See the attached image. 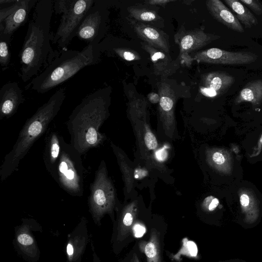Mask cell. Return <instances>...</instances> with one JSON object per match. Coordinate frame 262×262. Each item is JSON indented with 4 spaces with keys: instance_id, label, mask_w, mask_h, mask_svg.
I'll return each mask as SVG.
<instances>
[{
    "instance_id": "18",
    "label": "cell",
    "mask_w": 262,
    "mask_h": 262,
    "mask_svg": "<svg viewBox=\"0 0 262 262\" xmlns=\"http://www.w3.org/2000/svg\"><path fill=\"white\" fill-rule=\"evenodd\" d=\"M210 14L219 22L229 29L243 33L244 29L235 15L220 0H208L206 2Z\"/></svg>"
},
{
    "instance_id": "2",
    "label": "cell",
    "mask_w": 262,
    "mask_h": 262,
    "mask_svg": "<svg viewBox=\"0 0 262 262\" xmlns=\"http://www.w3.org/2000/svg\"><path fill=\"white\" fill-rule=\"evenodd\" d=\"M53 12V1L38 0L19 54V76L24 82L38 75L42 67L48 64Z\"/></svg>"
},
{
    "instance_id": "4",
    "label": "cell",
    "mask_w": 262,
    "mask_h": 262,
    "mask_svg": "<svg viewBox=\"0 0 262 262\" xmlns=\"http://www.w3.org/2000/svg\"><path fill=\"white\" fill-rule=\"evenodd\" d=\"M98 45L89 43L81 51L63 50L27 86L38 93L44 94L70 79L84 68L96 64L100 57Z\"/></svg>"
},
{
    "instance_id": "29",
    "label": "cell",
    "mask_w": 262,
    "mask_h": 262,
    "mask_svg": "<svg viewBox=\"0 0 262 262\" xmlns=\"http://www.w3.org/2000/svg\"><path fill=\"white\" fill-rule=\"evenodd\" d=\"M219 204V200L212 196L205 198L203 202L204 206L209 211L214 210Z\"/></svg>"
},
{
    "instance_id": "35",
    "label": "cell",
    "mask_w": 262,
    "mask_h": 262,
    "mask_svg": "<svg viewBox=\"0 0 262 262\" xmlns=\"http://www.w3.org/2000/svg\"><path fill=\"white\" fill-rule=\"evenodd\" d=\"M173 2L172 0H150V1H144V3L146 4L150 5H160L163 6L167 4Z\"/></svg>"
},
{
    "instance_id": "32",
    "label": "cell",
    "mask_w": 262,
    "mask_h": 262,
    "mask_svg": "<svg viewBox=\"0 0 262 262\" xmlns=\"http://www.w3.org/2000/svg\"><path fill=\"white\" fill-rule=\"evenodd\" d=\"M178 58L179 59L181 64H183L187 67H190L191 65L192 62L193 61V60L190 54L184 53L179 54Z\"/></svg>"
},
{
    "instance_id": "3",
    "label": "cell",
    "mask_w": 262,
    "mask_h": 262,
    "mask_svg": "<svg viewBox=\"0 0 262 262\" xmlns=\"http://www.w3.org/2000/svg\"><path fill=\"white\" fill-rule=\"evenodd\" d=\"M66 97V89L61 88L27 119L11 150L4 157L0 167V180H6L18 169L20 161L35 142L48 130L58 113Z\"/></svg>"
},
{
    "instance_id": "19",
    "label": "cell",
    "mask_w": 262,
    "mask_h": 262,
    "mask_svg": "<svg viewBox=\"0 0 262 262\" xmlns=\"http://www.w3.org/2000/svg\"><path fill=\"white\" fill-rule=\"evenodd\" d=\"M203 87L212 91L216 96L225 93L234 83V77L228 73L213 71L203 75Z\"/></svg>"
},
{
    "instance_id": "13",
    "label": "cell",
    "mask_w": 262,
    "mask_h": 262,
    "mask_svg": "<svg viewBox=\"0 0 262 262\" xmlns=\"http://www.w3.org/2000/svg\"><path fill=\"white\" fill-rule=\"evenodd\" d=\"M25 101L22 90L15 81H9L0 90V119L9 118Z\"/></svg>"
},
{
    "instance_id": "33",
    "label": "cell",
    "mask_w": 262,
    "mask_h": 262,
    "mask_svg": "<svg viewBox=\"0 0 262 262\" xmlns=\"http://www.w3.org/2000/svg\"><path fill=\"white\" fill-rule=\"evenodd\" d=\"M133 229L135 236L136 237H142L146 232L145 227L139 224L135 225Z\"/></svg>"
},
{
    "instance_id": "40",
    "label": "cell",
    "mask_w": 262,
    "mask_h": 262,
    "mask_svg": "<svg viewBox=\"0 0 262 262\" xmlns=\"http://www.w3.org/2000/svg\"><path fill=\"white\" fill-rule=\"evenodd\" d=\"M91 248H92V256H93L92 262H101V260H100L99 256L97 254L93 241L92 240H91Z\"/></svg>"
},
{
    "instance_id": "14",
    "label": "cell",
    "mask_w": 262,
    "mask_h": 262,
    "mask_svg": "<svg viewBox=\"0 0 262 262\" xmlns=\"http://www.w3.org/2000/svg\"><path fill=\"white\" fill-rule=\"evenodd\" d=\"M38 0H16L15 8L9 16L0 23V32L12 37L20 27L26 23L31 9Z\"/></svg>"
},
{
    "instance_id": "23",
    "label": "cell",
    "mask_w": 262,
    "mask_h": 262,
    "mask_svg": "<svg viewBox=\"0 0 262 262\" xmlns=\"http://www.w3.org/2000/svg\"><path fill=\"white\" fill-rule=\"evenodd\" d=\"M127 11L130 17L139 21L150 22L161 19L156 11L148 8L134 6L128 7Z\"/></svg>"
},
{
    "instance_id": "5",
    "label": "cell",
    "mask_w": 262,
    "mask_h": 262,
    "mask_svg": "<svg viewBox=\"0 0 262 262\" xmlns=\"http://www.w3.org/2000/svg\"><path fill=\"white\" fill-rule=\"evenodd\" d=\"M82 156L61 136V151L54 180L60 188L74 196H81L83 194L86 169Z\"/></svg>"
},
{
    "instance_id": "31",
    "label": "cell",
    "mask_w": 262,
    "mask_h": 262,
    "mask_svg": "<svg viewBox=\"0 0 262 262\" xmlns=\"http://www.w3.org/2000/svg\"><path fill=\"white\" fill-rule=\"evenodd\" d=\"M145 253L149 258H152L157 254V250L155 245L151 242L146 244L145 247Z\"/></svg>"
},
{
    "instance_id": "28",
    "label": "cell",
    "mask_w": 262,
    "mask_h": 262,
    "mask_svg": "<svg viewBox=\"0 0 262 262\" xmlns=\"http://www.w3.org/2000/svg\"><path fill=\"white\" fill-rule=\"evenodd\" d=\"M71 0L53 1V9L56 14H63L68 8Z\"/></svg>"
},
{
    "instance_id": "11",
    "label": "cell",
    "mask_w": 262,
    "mask_h": 262,
    "mask_svg": "<svg viewBox=\"0 0 262 262\" xmlns=\"http://www.w3.org/2000/svg\"><path fill=\"white\" fill-rule=\"evenodd\" d=\"M88 225L87 218L82 216L76 226L68 234L64 248L66 262H81L90 242Z\"/></svg>"
},
{
    "instance_id": "30",
    "label": "cell",
    "mask_w": 262,
    "mask_h": 262,
    "mask_svg": "<svg viewBox=\"0 0 262 262\" xmlns=\"http://www.w3.org/2000/svg\"><path fill=\"white\" fill-rule=\"evenodd\" d=\"M211 159L213 163L217 165H222L226 161L224 155L219 151L214 152L212 155Z\"/></svg>"
},
{
    "instance_id": "36",
    "label": "cell",
    "mask_w": 262,
    "mask_h": 262,
    "mask_svg": "<svg viewBox=\"0 0 262 262\" xmlns=\"http://www.w3.org/2000/svg\"><path fill=\"white\" fill-rule=\"evenodd\" d=\"M188 250L192 256H195L198 253V248L196 244L192 241H188L187 243Z\"/></svg>"
},
{
    "instance_id": "39",
    "label": "cell",
    "mask_w": 262,
    "mask_h": 262,
    "mask_svg": "<svg viewBox=\"0 0 262 262\" xmlns=\"http://www.w3.org/2000/svg\"><path fill=\"white\" fill-rule=\"evenodd\" d=\"M133 217L132 214L129 212L126 213L124 216L123 219V224L126 226H130L133 223Z\"/></svg>"
},
{
    "instance_id": "21",
    "label": "cell",
    "mask_w": 262,
    "mask_h": 262,
    "mask_svg": "<svg viewBox=\"0 0 262 262\" xmlns=\"http://www.w3.org/2000/svg\"><path fill=\"white\" fill-rule=\"evenodd\" d=\"M262 101V80L256 79L247 83L239 92L235 102H251L253 105H258Z\"/></svg>"
},
{
    "instance_id": "16",
    "label": "cell",
    "mask_w": 262,
    "mask_h": 262,
    "mask_svg": "<svg viewBox=\"0 0 262 262\" xmlns=\"http://www.w3.org/2000/svg\"><path fill=\"white\" fill-rule=\"evenodd\" d=\"M61 135L53 128L47 131L43 160L45 167L55 180L57 164L61 151Z\"/></svg>"
},
{
    "instance_id": "27",
    "label": "cell",
    "mask_w": 262,
    "mask_h": 262,
    "mask_svg": "<svg viewBox=\"0 0 262 262\" xmlns=\"http://www.w3.org/2000/svg\"><path fill=\"white\" fill-rule=\"evenodd\" d=\"M144 141L146 147L149 149H155L158 145L155 136L149 130L147 129L144 136Z\"/></svg>"
},
{
    "instance_id": "22",
    "label": "cell",
    "mask_w": 262,
    "mask_h": 262,
    "mask_svg": "<svg viewBox=\"0 0 262 262\" xmlns=\"http://www.w3.org/2000/svg\"><path fill=\"white\" fill-rule=\"evenodd\" d=\"M236 14V17L246 28L257 25L258 21L250 11L240 1L224 0Z\"/></svg>"
},
{
    "instance_id": "24",
    "label": "cell",
    "mask_w": 262,
    "mask_h": 262,
    "mask_svg": "<svg viewBox=\"0 0 262 262\" xmlns=\"http://www.w3.org/2000/svg\"><path fill=\"white\" fill-rule=\"evenodd\" d=\"M240 203L245 214V222L248 224L255 222L258 217V209L251 198L243 193L240 196Z\"/></svg>"
},
{
    "instance_id": "26",
    "label": "cell",
    "mask_w": 262,
    "mask_h": 262,
    "mask_svg": "<svg viewBox=\"0 0 262 262\" xmlns=\"http://www.w3.org/2000/svg\"><path fill=\"white\" fill-rule=\"evenodd\" d=\"M257 15L262 16V3L258 0H241Z\"/></svg>"
},
{
    "instance_id": "17",
    "label": "cell",
    "mask_w": 262,
    "mask_h": 262,
    "mask_svg": "<svg viewBox=\"0 0 262 262\" xmlns=\"http://www.w3.org/2000/svg\"><path fill=\"white\" fill-rule=\"evenodd\" d=\"M138 36L145 42L169 54L170 45L166 37V34L162 31L152 26L136 21L128 18Z\"/></svg>"
},
{
    "instance_id": "8",
    "label": "cell",
    "mask_w": 262,
    "mask_h": 262,
    "mask_svg": "<svg viewBox=\"0 0 262 262\" xmlns=\"http://www.w3.org/2000/svg\"><path fill=\"white\" fill-rule=\"evenodd\" d=\"M41 225L33 218H22L20 224L14 228L12 245L17 254L27 262H38L40 251L34 232H41Z\"/></svg>"
},
{
    "instance_id": "15",
    "label": "cell",
    "mask_w": 262,
    "mask_h": 262,
    "mask_svg": "<svg viewBox=\"0 0 262 262\" xmlns=\"http://www.w3.org/2000/svg\"><path fill=\"white\" fill-rule=\"evenodd\" d=\"M141 46L149 54L156 75L167 77L175 73L179 69L180 62L179 58L173 60L169 54L145 42L141 43Z\"/></svg>"
},
{
    "instance_id": "20",
    "label": "cell",
    "mask_w": 262,
    "mask_h": 262,
    "mask_svg": "<svg viewBox=\"0 0 262 262\" xmlns=\"http://www.w3.org/2000/svg\"><path fill=\"white\" fill-rule=\"evenodd\" d=\"M158 92L160 97L159 111L162 119L166 123L172 122L176 102L174 92L169 84L164 82L159 85Z\"/></svg>"
},
{
    "instance_id": "9",
    "label": "cell",
    "mask_w": 262,
    "mask_h": 262,
    "mask_svg": "<svg viewBox=\"0 0 262 262\" xmlns=\"http://www.w3.org/2000/svg\"><path fill=\"white\" fill-rule=\"evenodd\" d=\"M106 13L102 1L95 0L82 20L76 36L88 44H99L104 33Z\"/></svg>"
},
{
    "instance_id": "7",
    "label": "cell",
    "mask_w": 262,
    "mask_h": 262,
    "mask_svg": "<svg viewBox=\"0 0 262 262\" xmlns=\"http://www.w3.org/2000/svg\"><path fill=\"white\" fill-rule=\"evenodd\" d=\"M95 0H71L62 14L59 25L52 42L60 48H66L76 36L78 28L85 15L94 5Z\"/></svg>"
},
{
    "instance_id": "41",
    "label": "cell",
    "mask_w": 262,
    "mask_h": 262,
    "mask_svg": "<svg viewBox=\"0 0 262 262\" xmlns=\"http://www.w3.org/2000/svg\"><path fill=\"white\" fill-rule=\"evenodd\" d=\"M259 145L261 146L262 145V135L260 138L259 142Z\"/></svg>"
},
{
    "instance_id": "34",
    "label": "cell",
    "mask_w": 262,
    "mask_h": 262,
    "mask_svg": "<svg viewBox=\"0 0 262 262\" xmlns=\"http://www.w3.org/2000/svg\"><path fill=\"white\" fill-rule=\"evenodd\" d=\"M155 155L158 161H164L167 157V152L166 148H163L157 150Z\"/></svg>"
},
{
    "instance_id": "38",
    "label": "cell",
    "mask_w": 262,
    "mask_h": 262,
    "mask_svg": "<svg viewBox=\"0 0 262 262\" xmlns=\"http://www.w3.org/2000/svg\"><path fill=\"white\" fill-rule=\"evenodd\" d=\"M148 100L152 103H159L160 97L158 94L155 92H151L147 95Z\"/></svg>"
},
{
    "instance_id": "1",
    "label": "cell",
    "mask_w": 262,
    "mask_h": 262,
    "mask_svg": "<svg viewBox=\"0 0 262 262\" xmlns=\"http://www.w3.org/2000/svg\"><path fill=\"white\" fill-rule=\"evenodd\" d=\"M108 89L86 96L73 110L66 122L70 144L81 155L101 145L106 139L99 130L109 116Z\"/></svg>"
},
{
    "instance_id": "37",
    "label": "cell",
    "mask_w": 262,
    "mask_h": 262,
    "mask_svg": "<svg viewBox=\"0 0 262 262\" xmlns=\"http://www.w3.org/2000/svg\"><path fill=\"white\" fill-rule=\"evenodd\" d=\"M134 178L136 179H141L147 175V171L141 168H137L134 171Z\"/></svg>"
},
{
    "instance_id": "12",
    "label": "cell",
    "mask_w": 262,
    "mask_h": 262,
    "mask_svg": "<svg viewBox=\"0 0 262 262\" xmlns=\"http://www.w3.org/2000/svg\"><path fill=\"white\" fill-rule=\"evenodd\" d=\"M220 37L201 29L186 30L182 26L174 36V40L179 46V54H182L198 50Z\"/></svg>"
},
{
    "instance_id": "25",
    "label": "cell",
    "mask_w": 262,
    "mask_h": 262,
    "mask_svg": "<svg viewBox=\"0 0 262 262\" xmlns=\"http://www.w3.org/2000/svg\"><path fill=\"white\" fill-rule=\"evenodd\" d=\"M11 38V37L0 32V63L3 70L8 68L10 61Z\"/></svg>"
},
{
    "instance_id": "6",
    "label": "cell",
    "mask_w": 262,
    "mask_h": 262,
    "mask_svg": "<svg viewBox=\"0 0 262 262\" xmlns=\"http://www.w3.org/2000/svg\"><path fill=\"white\" fill-rule=\"evenodd\" d=\"M89 211L94 223L100 226L106 213L111 214L115 203V191L108 176L106 165L102 161L90 186Z\"/></svg>"
},
{
    "instance_id": "10",
    "label": "cell",
    "mask_w": 262,
    "mask_h": 262,
    "mask_svg": "<svg viewBox=\"0 0 262 262\" xmlns=\"http://www.w3.org/2000/svg\"><path fill=\"white\" fill-rule=\"evenodd\" d=\"M198 62L229 65L247 64L254 62L257 56L251 52H229L212 48L190 55Z\"/></svg>"
}]
</instances>
